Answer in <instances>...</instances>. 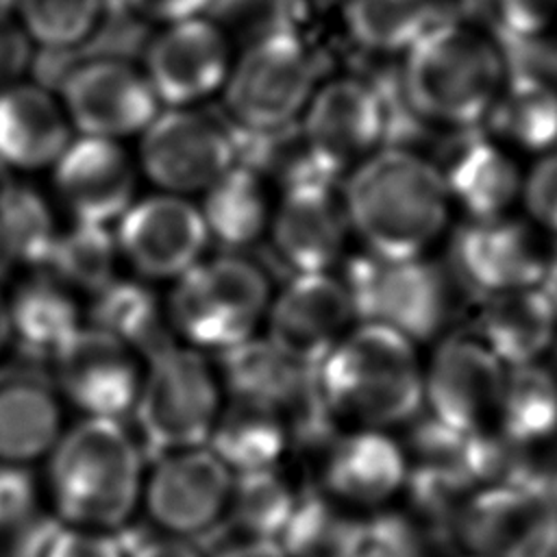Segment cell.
I'll use <instances>...</instances> for the list:
<instances>
[{"instance_id": "6da1fadb", "label": "cell", "mask_w": 557, "mask_h": 557, "mask_svg": "<svg viewBox=\"0 0 557 557\" xmlns=\"http://www.w3.org/2000/svg\"><path fill=\"white\" fill-rule=\"evenodd\" d=\"M344 178L348 224L368 252L422 257L448 224L450 198L440 168L416 150L383 146Z\"/></svg>"}, {"instance_id": "7a4b0ae2", "label": "cell", "mask_w": 557, "mask_h": 557, "mask_svg": "<svg viewBox=\"0 0 557 557\" xmlns=\"http://www.w3.org/2000/svg\"><path fill=\"white\" fill-rule=\"evenodd\" d=\"M507 67L500 46L479 28L435 22L405 52L398 89L420 122L470 131L481 128Z\"/></svg>"}, {"instance_id": "3957f363", "label": "cell", "mask_w": 557, "mask_h": 557, "mask_svg": "<svg viewBox=\"0 0 557 557\" xmlns=\"http://www.w3.org/2000/svg\"><path fill=\"white\" fill-rule=\"evenodd\" d=\"M324 403L363 429L409 422L422 409V366L416 344L389 329H350L318 368Z\"/></svg>"}, {"instance_id": "277c9868", "label": "cell", "mask_w": 557, "mask_h": 557, "mask_svg": "<svg viewBox=\"0 0 557 557\" xmlns=\"http://www.w3.org/2000/svg\"><path fill=\"white\" fill-rule=\"evenodd\" d=\"M50 453V487L65 520L100 531L131 516L141 494V453L117 420L87 418Z\"/></svg>"}, {"instance_id": "5b68a950", "label": "cell", "mask_w": 557, "mask_h": 557, "mask_svg": "<svg viewBox=\"0 0 557 557\" xmlns=\"http://www.w3.org/2000/svg\"><path fill=\"white\" fill-rule=\"evenodd\" d=\"M270 300L263 268L228 252L198 261L176 278L170 320L189 344L222 352L255 335Z\"/></svg>"}, {"instance_id": "8992f818", "label": "cell", "mask_w": 557, "mask_h": 557, "mask_svg": "<svg viewBox=\"0 0 557 557\" xmlns=\"http://www.w3.org/2000/svg\"><path fill=\"white\" fill-rule=\"evenodd\" d=\"M315 87L318 67L307 44L289 24H278L231 63L222 87L228 122L248 133L283 128L300 120Z\"/></svg>"}, {"instance_id": "52a82bcc", "label": "cell", "mask_w": 557, "mask_h": 557, "mask_svg": "<svg viewBox=\"0 0 557 557\" xmlns=\"http://www.w3.org/2000/svg\"><path fill=\"white\" fill-rule=\"evenodd\" d=\"M148 363L133 405L146 455L207 446L222 409L215 372L200 352L176 344Z\"/></svg>"}, {"instance_id": "ba28073f", "label": "cell", "mask_w": 557, "mask_h": 557, "mask_svg": "<svg viewBox=\"0 0 557 557\" xmlns=\"http://www.w3.org/2000/svg\"><path fill=\"white\" fill-rule=\"evenodd\" d=\"M342 281L361 324L389 329L418 344L437 335L446 322V281L424 257L392 259L366 250L348 261Z\"/></svg>"}, {"instance_id": "9c48e42d", "label": "cell", "mask_w": 557, "mask_h": 557, "mask_svg": "<svg viewBox=\"0 0 557 557\" xmlns=\"http://www.w3.org/2000/svg\"><path fill=\"white\" fill-rule=\"evenodd\" d=\"M220 355L222 383L231 400L259 405L283 416L289 437L315 442L335 418L322 398L318 370L300 363L268 337H248Z\"/></svg>"}, {"instance_id": "30bf717a", "label": "cell", "mask_w": 557, "mask_h": 557, "mask_svg": "<svg viewBox=\"0 0 557 557\" xmlns=\"http://www.w3.org/2000/svg\"><path fill=\"white\" fill-rule=\"evenodd\" d=\"M298 124L315 168L339 181L385 146L387 104L374 83L339 76L315 87Z\"/></svg>"}, {"instance_id": "8fae6325", "label": "cell", "mask_w": 557, "mask_h": 557, "mask_svg": "<svg viewBox=\"0 0 557 557\" xmlns=\"http://www.w3.org/2000/svg\"><path fill=\"white\" fill-rule=\"evenodd\" d=\"M455 531L476 557H548L557 492L520 481L479 487L461 505Z\"/></svg>"}, {"instance_id": "7c38bea8", "label": "cell", "mask_w": 557, "mask_h": 557, "mask_svg": "<svg viewBox=\"0 0 557 557\" xmlns=\"http://www.w3.org/2000/svg\"><path fill=\"white\" fill-rule=\"evenodd\" d=\"M237 163L235 128L205 111L174 107L144 128L141 165L172 194L205 191Z\"/></svg>"}, {"instance_id": "4fadbf2b", "label": "cell", "mask_w": 557, "mask_h": 557, "mask_svg": "<svg viewBox=\"0 0 557 557\" xmlns=\"http://www.w3.org/2000/svg\"><path fill=\"white\" fill-rule=\"evenodd\" d=\"M548 255L537 231L509 213L468 218L450 244L457 278L479 298L542 285Z\"/></svg>"}, {"instance_id": "5bb4252c", "label": "cell", "mask_w": 557, "mask_h": 557, "mask_svg": "<svg viewBox=\"0 0 557 557\" xmlns=\"http://www.w3.org/2000/svg\"><path fill=\"white\" fill-rule=\"evenodd\" d=\"M505 370L479 337L453 335L435 348L422 370V407L429 418L459 433L490 429Z\"/></svg>"}, {"instance_id": "9a60e30c", "label": "cell", "mask_w": 557, "mask_h": 557, "mask_svg": "<svg viewBox=\"0 0 557 557\" xmlns=\"http://www.w3.org/2000/svg\"><path fill=\"white\" fill-rule=\"evenodd\" d=\"M233 472L207 448L157 457L144 496L152 520L170 535L211 531L226 511Z\"/></svg>"}, {"instance_id": "2e32d148", "label": "cell", "mask_w": 557, "mask_h": 557, "mask_svg": "<svg viewBox=\"0 0 557 557\" xmlns=\"http://www.w3.org/2000/svg\"><path fill=\"white\" fill-rule=\"evenodd\" d=\"M350 231L339 181L307 178L281 189L270 218L272 244L294 274L329 272Z\"/></svg>"}, {"instance_id": "e0dca14e", "label": "cell", "mask_w": 557, "mask_h": 557, "mask_svg": "<svg viewBox=\"0 0 557 557\" xmlns=\"http://www.w3.org/2000/svg\"><path fill=\"white\" fill-rule=\"evenodd\" d=\"M268 339L309 368H320L326 355L348 333L355 320L342 278L329 272L294 274L270 300Z\"/></svg>"}, {"instance_id": "ac0fdd59", "label": "cell", "mask_w": 557, "mask_h": 557, "mask_svg": "<svg viewBox=\"0 0 557 557\" xmlns=\"http://www.w3.org/2000/svg\"><path fill=\"white\" fill-rule=\"evenodd\" d=\"M209 233L198 207L176 194L148 196L120 215L115 244L146 276L178 278L200 261Z\"/></svg>"}, {"instance_id": "d6986e66", "label": "cell", "mask_w": 557, "mask_h": 557, "mask_svg": "<svg viewBox=\"0 0 557 557\" xmlns=\"http://www.w3.org/2000/svg\"><path fill=\"white\" fill-rule=\"evenodd\" d=\"M65 396L87 418L122 416L135 405L141 376L135 352L96 326H81L52 357Z\"/></svg>"}, {"instance_id": "ffe728a7", "label": "cell", "mask_w": 557, "mask_h": 557, "mask_svg": "<svg viewBox=\"0 0 557 557\" xmlns=\"http://www.w3.org/2000/svg\"><path fill=\"white\" fill-rule=\"evenodd\" d=\"M59 87L72 122L89 137L133 135L157 115L159 100L150 83L117 59L81 63Z\"/></svg>"}, {"instance_id": "44dd1931", "label": "cell", "mask_w": 557, "mask_h": 557, "mask_svg": "<svg viewBox=\"0 0 557 557\" xmlns=\"http://www.w3.org/2000/svg\"><path fill=\"white\" fill-rule=\"evenodd\" d=\"M146 63L157 100L187 107L224 87L231 52L220 26L200 15L170 24L150 44Z\"/></svg>"}, {"instance_id": "7402d4cb", "label": "cell", "mask_w": 557, "mask_h": 557, "mask_svg": "<svg viewBox=\"0 0 557 557\" xmlns=\"http://www.w3.org/2000/svg\"><path fill=\"white\" fill-rule=\"evenodd\" d=\"M54 183L76 222L107 226L133 205V165L113 139L83 135L67 144L54 161Z\"/></svg>"}, {"instance_id": "603a6c76", "label": "cell", "mask_w": 557, "mask_h": 557, "mask_svg": "<svg viewBox=\"0 0 557 557\" xmlns=\"http://www.w3.org/2000/svg\"><path fill=\"white\" fill-rule=\"evenodd\" d=\"M435 165L450 202H457L468 218L505 215L520 198L524 176L516 159L481 128L459 131L444 161Z\"/></svg>"}, {"instance_id": "cb8c5ba5", "label": "cell", "mask_w": 557, "mask_h": 557, "mask_svg": "<svg viewBox=\"0 0 557 557\" xmlns=\"http://www.w3.org/2000/svg\"><path fill=\"white\" fill-rule=\"evenodd\" d=\"M409 474L407 450L381 429H357L333 440L324 485L344 505H381L398 494Z\"/></svg>"}, {"instance_id": "d4e9b609", "label": "cell", "mask_w": 557, "mask_h": 557, "mask_svg": "<svg viewBox=\"0 0 557 557\" xmlns=\"http://www.w3.org/2000/svg\"><path fill=\"white\" fill-rule=\"evenodd\" d=\"M476 333L505 366L540 361L557 339V305L542 285L479 298Z\"/></svg>"}, {"instance_id": "484cf974", "label": "cell", "mask_w": 557, "mask_h": 557, "mask_svg": "<svg viewBox=\"0 0 557 557\" xmlns=\"http://www.w3.org/2000/svg\"><path fill=\"white\" fill-rule=\"evenodd\" d=\"M67 144V122L44 89L15 85L0 91V163L4 168L50 165Z\"/></svg>"}, {"instance_id": "4316f807", "label": "cell", "mask_w": 557, "mask_h": 557, "mask_svg": "<svg viewBox=\"0 0 557 557\" xmlns=\"http://www.w3.org/2000/svg\"><path fill=\"white\" fill-rule=\"evenodd\" d=\"M483 133L500 146L548 154L557 148V87L540 76L507 72Z\"/></svg>"}, {"instance_id": "83f0119b", "label": "cell", "mask_w": 557, "mask_h": 557, "mask_svg": "<svg viewBox=\"0 0 557 557\" xmlns=\"http://www.w3.org/2000/svg\"><path fill=\"white\" fill-rule=\"evenodd\" d=\"M292 442L287 422L272 409L231 400L220 409L207 448L233 472L276 468Z\"/></svg>"}, {"instance_id": "f1b7e54d", "label": "cell", "mask_w": 557, "mask_h": 557, "mask_svg": "<svg viewBox=\"0 0 557 557\" xmlns=\"http://www.w3.org/2000/svg\"><path fill=\"white\" fill-rule=\"evenodd\" d=\"M59 426V403L41 381H0V461L26 463L50 453L61 437Z\"/></svg>"}, {"instance_id": "f546056e", "label": "cell", "mask_w": 557, "mask_h": 557, "mask_svg": "<svg viewBox=\"0 0 557 557\" xmlns=\"http://www.w3.org/2000/svg\"><path fill=\"white\" fill-rule=\"evenodd\" d=\"M200 213L209 237L228 250L246 248L270 226L268 183L246 165L235 163L205 189Z\"/></svg>"}, {"instance_id": "4dcf8cb0", "label": "cell", "mask_w": 557, "mask_h": 557, "mask_svg": "<svg viewBox=\"0 0 557 557\" xmlns=\"http://www.w3.org/2000/svg\"><path fill=\"white\" fill-rule=\"evenodd\" d=\"M496 431L511 444L535 448L557 433V376L548 366L524 363L505 370Z\"/></svg>"}, {"instance_id": "1f68e13d", "label": "cell", "mask_w": 557, "mask_h": 557, "mask_svg": "<svg viewBox=\"0 0 557 557\" xmlns=\"http://www.w3.org/2000/svg\"><path fill=\"white\" fill-rule=\"evenodd\" d=\"M9 337H15L26 355L54 357L81 329L78 311L65 285L57 278H33L17 287L7 302Z\"/></svg>"}, {"instance_id": "d6a6232c", "label": "cell", "mask_w": 557, "mask_h": 557, "mask_svg": "<svg viewBox=\"0 0 557 557\" xmlns=\"http://www.w3.org/2000/svg\"><path fill=\"white\" fill-rule=\"evenodd\" d=\"M154 294L135 281H111L91 305V326L107 331L148 361L174 346Z\"/></svg>"}, {"instance_id": "836d02e7", "label": "cell", "mask_w": 557, "mask_h": 557, "mask_svg": "<svg viewBox=\"0 0 557 557\" xmlns=\"http://www.w3.org/2000/svg\"><path fill=\"white\" fill-rule=\"evenodd\" d=\"M366 520L350 516L326 492L298 494L278 535L287 557H350L361 542Z\"/></svg>"}, {"instance_id": "e575fe53", "label": "cell", "mask_w": 557, "mask_h": 557, "mask_svg": "<svg viewBox=\"0 0 557 557\" xmlns=\"http://www.w3.org/2000/svg\"><path fill=\"white\" fill-rule=\"evenodd\" d=\"M433 0H346L344 26L368 52H407L433 24Z\"/></svg>"}, {"instance_id": "d590c367", "label": "cell", "mask_w": 557, "mask_h": 557, "mask_svg": "<svg viewBox=\"0 0 557 557\" xmlns=\"http://www.w3.org/2000/svg\"><path fill=\"white\" fill-rule=\"evenodd\" d=\"M298 494L276 472L255 470L233 474V485L226 503L231 524L246 537L278 540L285 529Z\"/></svg>"}, {"instance_id": "8d00e7d4", "label": "cell", "mask_w": 557, "mask_h": 557, "mask_svg": "<svg viewBox=\"0 0 557 557\" xmlns=\"http://www.w3.org/2000/svg\"><path fill=\"white\" fill-rule=\"evenodd\" d=\"M117 244L104 224L76 222L67 233L57 235L46 268L61 285L100 292L113 281Z\"/></svg>"}, {"instance_id": "74e56055", "label": "cell", "mask_w": 557, "mask_h": 557, "mask_svg": "<svg viewBox=\"0 0 557 557\" xmlns=\"http://www.w3.org/2000/svg\"><path fill=\"white\" fill-rule=\"evenodd\" d=\"M46 200L30 187L0 185V237L13 263L44 265L57 239Z\"/></svg>"}, {"instance_id": "f35d334b", "label": "cell", "mask_w": 557, "mask_h": 557, "mask_svg": "<svg viewBox=\"0 0 557 557\" xmlns=\"http://www.w3.org/2000/svg\"><path fill=\"white\" fill-rule=\"evenodd\" d=\"M24 28L48 50L81 46L96 28L102 0H17Z\"/></svg>"}, {"instance_id": "ab89813d", "label": "cell", "mask_w": 557, "mask_h": 557, "mask_svg": "<svg viewBox=\"0 0 557 557\" xmlns=\"http://www.w3.org/2000/svg\"><path fill=\"white\" fill-rule=\"evenodd\" d=\"M520 200L533 224L557 239V152L542 154L522 178Z\"/></svg>"}, {"instance_id": "60d3db41", "label": "cell", "mask_w": 557, "mask_h": 557, "mask_svg": "<svg viewBox=\"0 0 557 557\" xmlns=\"http://www.w3.org/2000/svg\"><path fill=\"white\" fill-rule=\"evenodd\" d=\"M37 485L22 463L0 466V531L26 529L35 522Z\"/></svg>"}, {"instance_id": "b9f144b4", "label": "cell", "mask_w": 557, "mask_h": 557, "mask_svg": "<svg viewBox=\"0 0 557 557\" xmlns=\"http://www.w3.org/2000/svg\"><path fill=\"white\" fill-rule=\"evenodd\" d=\"M492 11L509 39L542 37L557 20V0H492Z\"/></svg>"}, {"instance_id": "7bdbcfd3", "label": "cell", "mask_w": 557, "mask_h": 557, "mask_svg": "<svg viewBox=\"0 0 557 557\" xmlns=\"http://www.w3.org/2000/svg\"><path fill=\"white\" fill-rule=\"evenodd\" d=\"M39 557H128L126 542L96 529L54 527Z\"/></svg>"}, {"instance_id": "ee69618b", "label": "cell", "mask_w": 557, "mask_h": 557, "mask_svg": "<svg viewBox=\"0 0 557 557\" xmlns=\"http://www.w3.org/2000/svg\"><path fill=\"white\" fill-rule=\"evenodd\" d=\"M350 557H420L411 531L396 518L366 520L359 546Z\"/></svg>"}, {"instance_id": "f6af8a7d", "label": "cell", "mask_w": 557, "mask_h": 557, "mask_svg": "<svg viewBox=\"0 0 557 557\" xmlns=\"http://www.w3.org/2000/svg\"><path fill=\"white\" fill-rule=\"evenodd\" d=\"M30 63V44L26 33L0 15V85L17 78Z\"/></svg>"}, {"instance_id": "bcb514c9", "label": "cell", "mask_w": 557, "mask_h": 557, "mask_svg": "<svg viewBox=\"0 0 557 557\" xmlns=\"http://www.w3.org/2000/svg\"><path fill=\"white\" fill-rule=\"evenodd\" d=\"M128 9L141 20L159 22H183L189 17H200L215 0H124Z\"/></svg>"}, {"instance_id": "7dc6e473", "label": "cell", "mask_w": 557, "mask_h": 557, "mask_svg": "<svg viewBox=\"0 0 557 557\" xmlns=\"http://www.w3.org/2000/svg\"><path fill=\"white\" fill-rule=\"evenodd\" d=\"M128 557H202V555L187 537L163 535V537L137 542L135 550H131Z\"/></svg>"}, {"instance_id": "c3c4849f", "label": "cell", "mask_w": 557, "mask_h": 557, "mask_svg": "<svg viewBox=\"0 0 557 557\" xmlns=\"http://www.w3.org/2000/svg\"><path fill=\"white\" fill-rule=\"evenodd\" d=\"M215 557H287L278 540L246 537L244 542L222 548Z\"/></svg>"}, {"instance_id": "681fc988", "label": "cell", "mask_w": 557, "mask_h": 557, "mask_svg": "<svg viewBox=\"0 0 557 557\" xmlns=\"http://www.w3.org/2000/svg\"><path fill=\"white\" fill-rule=\"evenodd\" d=\"M9 339V313H7V300L0 294V350Z\"/></svg>"}, {"instance_id": "f907efd6", "label": "cell", "mask_w": 557, "mask_h": 557, "mask_svg": "<svg viewBox=\"0 0 557 557\" xmlns=\"http://www.w3.org/2000/svg\"><path fill=\"white\" fill-rule=\"evenodd\" d=\"M11 265H13V261H11V257H9L7 248H4V242H2V237H0V274H4Z\"/></svg>"}, {"instance_id": "816d5d0a", "label": "cell", "mask_w": 557, "mask_h": 557, "mask_svg": "<svg viewBox=\"0 0 557 557\" xmlns=\"http://www.w3.org/2000/svg\"><path fill=\"white\" fill-rule=\"evenodd\" d=\"M17 0H0V15H7L9 9L15 4Z\"/></svg>"}, {"instance_id": "f5cc1de1", "label": "cell", "mask_w": 557, "mask_h": 557, "mask_svg": "<svg viewBox=\"0 0 557 557\" xmlns=\"http://www.w3.org/2000/svg\"><path fill=\"white\" fill-rule=\"evenodd\" d=\"M550 352H553V359H555V366H553L550 370H553V372H555V376H557V339H555V344H553Z\"/></svg>"}, {"instance_id": "db71d44e", "label": "cell", "mask_w": 557, "mask_h": 557, "mask_svg": "<svg viewBox=\"0 0 557 557\" xmlns=\"http://www.w3.org/2000/svg\"><path fill=\"white\" fill-rule=\"evenodd\" d=\"M468 557H476V555H468Z\"/></svg>"}]
</instances>
